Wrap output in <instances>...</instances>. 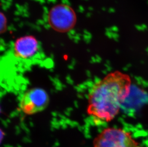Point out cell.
I'll return each mask as SVG.
<instances>
[{
	"mask_svg": "<svg viewBox=\"0 0 148 147\" xmlns=\"http://www.w3.org/2000/svg\"><path fill=\"white\" fill-rule=\"evenodd\" d=\"M131 85L132 80L127 74L119 71L108 74L95 84L90 92L88 115L96 122L112 120L130 96Z\"/></svg>",
	"mask_w": 148,
	"mask_h": 147,
	"instance_id": "cell-1",
	"label": "cell"
},
{
	"mask_svg": "<svg viewBox=\"0 0 148 147\" xmlns=\"http://www.w3.org/2000/svg\"><path fill=\"white\" fill-rule=\"evenodd\" d=\"M93 147H144L132 133L119 128H108L97 136Z\"/></svg>",
	"mask_w": 148,
	"mask_h": 147,
	"instance_id": "cell-2",
	"label": "cell"
},
{
	"mask_svg": "<svg viewBox=\"0 0 148 147\" xmlns=\"http://www.w3.org/2000/svg\"><path fill=\"white\" fill-rule=\"evenodd\" d=\"M48 22L53 30L60 33L71 30L76 23L74 10L67 4H57L53 6L48 14Z\"/></svg>",
	"mask_w": 148,
	"mask_h": 147,
	"instance_id": "cell-3",
	"label": "cell"
},
{
	"mask_svg": "<svg viewBox=\"0 0 148 147\" xmlns=\"http://www.w3.org/2000/svg\"><path fill=\"white\" fill-rule=\"evenodd\" d=\"M49 103V97L43 89H30L24 93L21 99L20 107L24 113L32 115L42 111Z\"/></svg>",
	"mask_w": 148,
	"mask_h": 147,
	"instance_id": "cell-4",
	"label": "cell"
},
{
	"mask_svg": "<svg viewBox=\"0 0 148 147\" xmlns=\"http://www.w3.org/2000/svg\"><path fill=\"white\" fill-rule=\"evenodd\" d=\"M39 48L38 40L32 35L19 38L14 44V53L17 58L26 59L36 54Z\"/></svg>",
	"mask_w": 148,
	"mask_h": 147,
	"instance_id": "cell-5",
	"label": "cell"
},
{
	"mask_svg": "<svg viewBox=\"0 0 148 147\" xmlns=\"http://www.w3.org/2000/svg\"><path fill=\"white\" fill-rule=\"evenodd\" d=\"M0 22H1V33H4L7 30V19L3 13H1L0 14Z\"/></svg>",
	"mask_w": 148,
	"mask_h": 147,
	"instance_id": "cell-6",
	"label": "cell"
}]
</instances>
